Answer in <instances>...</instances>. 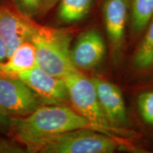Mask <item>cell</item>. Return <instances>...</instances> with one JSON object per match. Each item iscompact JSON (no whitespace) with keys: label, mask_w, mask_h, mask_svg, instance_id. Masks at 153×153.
Here are the masks:
<instances>
[{"label":"cell","mask_w":153,"mask_h":153,"mask_svg":"<svg viewBox=\"0 0 153 153\" xmlns=\"http://www.w3.org/2000/svg\"><path fill=\"white\" fill-rule=\"evenodd\" d=\"M83 128L105 133L68 104H43L26 116L10 117L7 135L27 152H38L53 137Z\"/></svg>","instance_id":"obj_1"},{"label":"cell","mask_w":153,"mask_h":153,"mask_svg":"<svg viewBox=\"0 0 153 153\" xmlns=\"http://www.w3.org/2000/svg\"><path fill=\"white\" fill-rule=\"evenodd\" d=\"M71 40V33L65 28L37 24L30 41L35 47L38 68L60 78L75 68L70 60Z\"/></svg>","instance_id":"obj_2"},{"label":"cell","mask_w":153,"mask_h":153,"mask_svg":"<svg viewBox=\"0 0 153 153\" xmlns=\"http://www.w3.org/2000/svg\"><path fill=\"white\" fill-rule=\"evenodd\" d=\"M66 85L69 103L79 114L105 133L120 140L127 133L124 129L113 127L101 110L92 78L74 68L62 78Z\"/></svg>","instance_id":"obj_3"},{"label":"cell","mask_w":153,"mask_h":153,"mask_svg":"<svg viewBox=\"0 0 153 153\" xmlns=\"http://www.w3.org/2000/svg\"><path fill=\"white\" fill-rule=\"evenodd\" d=\"M121 141L106 133L83 128L64 133L50 140L40 149L41 153H111Z\"/></svg>","instance_id":"obj_4"},{"label":"cell","mask_w":153,"mask_h":153,"mask_svg":"<svg viewBox=\"0 0 153 153\" xmlns=\"http://www.w3.org/2000/svg\"><path fill=\"white\" fill-rule=\"evenodd\" d=\"M41 105L37 95L22 80L0 74V106L9 117L26 116Z\"/></svg>","instance_id":"obj_5"},{"label":"cell","mask_w":153,"mask_h":153,"mask_svg":"<svg viewBox=\"0 0 153 153\" xmlns=\"http://www.w3.org/2000/svg\"><path fill=\"white\" fill-rule=\"evenodd\" d=\"M37 24L10 2L0 4V36L7 45V57L23 43L30 41Z\"/></svg>","instance_id":"obj_6"},{"label":"cell","mask_w":153,"mask_h":153,"mask_svg":"<svg viewBox=\"0 0 153 153\" xmlns=\"http://www.w3.org/2000/svg\"><path fill=\"white\" fill-rule=\"evenodd\" d=\"M17 77L33 90L43 104L69 103L68 90L62 78L47 73L37 65L19 74Z\"/></svg>","instance_id":"obj_7"},{"label":"cell","mask_w":153,"mask_h":153,"mask_svg":"<svg viewBox=\"0 0 153 153\" xmlns=\"http://www.w3.org/2000/svg\"><path fill=\"white\" fill-rule=\"evenodd\" d=\"M106 45L100 32L91 28L83 32L70 49V60L78 70H91L102 62Z\"/></svg>","instance_id":"obj_8"},{"label":"cell","mask_w":153,"mask_h":153,"mask_svg":"<svg viewBox=\"0 0 153 153\" xmlns=\"http://www.w3.org/2000/svg\"><path fill=\"white\" fill-rule=\"evenodd\" d=\"M99 102L107 120L113 127L124 129L128 126L124 99L120 89L114 83L101 78H92Z\"/></svg>","instance_id":"obj_9"},{"label":"cell","mask_w":153,"mask_h":153,"mask_svg":"<svg viewBox=\"0 0 153 153\" xmlns=\"http://www.w3.org/2000/svg\"><path fill=\"white\" fill-rule=\"evenodd\" d=\"M127 16L128 0H104V26L114 56L120 52L123 46Z\"/></svg>","instance_id":"obj_10"},{"label":"cell","mask_w":153,"mask_h":153,"mask_svg":"<svg viewBox=\"0 0 153 153\" xmlns=\"http://www.w3.org/2000/svg\"><path fill=\"white\" fill-rule=\"evenodd\" d=\"M36 64V49L30 41L23 43L4 62L0 65V74L17 77L19 74L28 71Z\"/></svg>","instance_id":"obj_11"},{"label":"cell","mask_w":153,"mask_h":153,"mask_svg":"<svg viewBox=\"0 0 153 153\" xmlns=\"http://www.w3.org/2000/svg\"><path fill=\"white\" fill-rule=\"evenodd\" d=\"M133 56V68L144 75H153V17Z\"/></svg>","instance_id":"obj_12"},{"label":"cell","mask_w":153,"mask_h":153,"mask_svg":"<svg viewBox=\"0 0 153 153\" xmlns=\"http://www.w3.org/2000/svg\"><path fill=\"white\" fill-rule=\"evenodd\" d=\"M94 0H59L57 18L62 24H73L83 19L91 10Z\"/></svg>","instance_id":"obj_13"},{"label":"cell","mask_w":153,"mask_h":153,"mask_svg":"<svg viewBox=\"0 0 153 153\" xmlns=\"http://www.w3.org/2000/svg\"><path fill=\"white\" fill-rule=\"evenodd\" d=\"M153 17V0H132L131 25L134 36L143 33Z\"/></svg>","instance_id":"obj_14"},{"label":"cell","mask_w":153,"mask_h":153,"mask_svg":"<svg viewBox=\"0 0 153 153\" xmlns=\"http://www.w3.org/2000/svg\"><path fill=\"white\" fill-rule=\"evenodd\" d=\"M136 101L137 110L143 122L153 128V86L141 91Z\"/></svg>","instance_id":"obj_15"},{"label":"cell","mask_w":153,"mask_h":153,"mask_svg":"<svg viewBox=\"0 0 153 153\" xmlns=\"http://www.w3.org/2000/svg\"><path fill=\"white\" fill-rule=\"evenodd\" d=\"M10 3L23 14L32 19L45 13L43 0H10Z\"/></svg>","instance_id":"obj_16"},{"label":"cell","mask_w":153,"mask_h":153,"mask_svg":"<svg viewBox=\"0 0 153 153\" xmlns=\"http://www.w3.org/2000/svg\"><path fill=\"white\" fill-rule=\"evenodd\" d=\"M27 152L22 145L11 137H5L0 134V153H24Z\"/></svg>","instance_id":"obj_17"},{"label":"cell","mask_w":153,"mask_h":153,"mask_svg":"<svg viewBox=\"0 0 153 153\" xmlns=\"http://www.w3.org/2000/svg\"><path fill=\"white\" fill-rule=\"evenodd\" d=\"M9 123H10V117L4 111L0 106V128L4 131H8Z\"/></svg>","instance_id":"obj_18"},{"label":"cell","mask_w":153,"mask_h":153,"mask_svg":"<svg viewBox=\"0 0 153 153\" xmlns=\"http://www.w3.org/2000/svg\"><path fill=\"white\" fill-rule=\"evenodd\" d=\"M8 57V51L3 38L0 36V65L4 62Z\"/></svg>","instance_id":"obj_19"},{"label":"cell","mask_w":153,"mask_h":153,"mask_svg":"<svg viewBox=\"0 0 153 153\" xmlns=\"http://www.w3.org/2000/svg\"><path fill=\"white\" fill-rule=\"evenodd\" d=\"M59 0H43V4H44V10L45 13L50 10L52 7L58 3Z\"/></svg>","instance_id":"obj_20"},{"label":"cell","mask_w":153,"mask_h":153,"mask_svg":"<svg viewBox=\"0 0 153 153\" xmlns=\"http://www.w3.org/2000/svg\"><path fill=\"white\" fill-rule=\"evenodd\" d=\"M6 0H0V4H2L4 2H5Z\"/></svg>","instance_id":"obj_21"}]
</instances>
